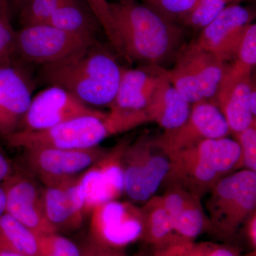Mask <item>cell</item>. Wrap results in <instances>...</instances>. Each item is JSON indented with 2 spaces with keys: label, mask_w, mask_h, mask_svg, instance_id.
<instances>
[{
  "label": "cell",
  "mask_w": 256,
  "mask_h": 256,
  "mask_svg": "<svg viewBox=\"0 0 256 256\" xmlns=\"http://www.w3.org/2000/svg\"><path fill=\"white\" fill-rule=\"evenodd\" d=\"M109 5L114 31L126 58L160 66L176 56L184 35L178 24L134 0Z\"/></svg>",
  "instance_id": "1"
},
{
  "label": "cell",
  "mask_w": 256,
  "mask_h": 256,
  "mask_svg": "<svg viewBox=\"0 0 256 256\" xmlns=\"http://www.w3.org/2000/svg\"><path fill=\"white\" fill-rule=\"evenodd\" d=\"M122 68L110 52L96 44L73 56L42 66V78L86 105L108 106L118 88Z\"/></svg>",
  "instance_id": "2"
},
{
  "label": "cell",
  "mask_w": 256,
  "mask_h": 256,
  "mask_svg": "<svg viewBox=\"0 0 256 256\" xmlns=\"http://www.w3.org/2000/svg\"><path fill=\"white\" fill-rule=\"evenodd\" d=\"M169 158L166 186L178 185L201 198L222 178L244 166L238 142L228 137L205 140Z\"/></svg>",
  "instance_id": "3"
},
{
  "label": "cell",
  "mask_w": 256,
  "mask_h": 256,
  "mask_svg": "<svg viewBox=\"0 0 256 256\" xmlns=\"http://www.w3.org/2000/svg\"><path fill=\"white\" fill-rule=\"evenodd\" d=\"M208 194L206 212L210 228L224 236L233 235L256 212V172H234Z\"/></svg>",
  "instance_id": "4"
},
{
  "label": "cell",
  "mask_w": 256,
  "mask_h": 256,
  "mask_svg": "<svg viewBox=\"0 0 256 256\" xmlns=\"http://www.w3.org/2000/svg\"><path fill=\"white\" fill-rule=\"evenodd\" d=\"M228 63L197 44L182 46L172 69L162 68L170 84L190 104L213 99Z\"/></svg>",
  "instance_id": "5"
},
{
  "label": "cell",
  "mask_w": 256,
  "mask_h": 256,
  "mask_svg": "<svg viewBox=\"0 0 256 256\" xmlns=\"http://www.w3.org/2000/svg\"><path fill=\"white\" fill-rule=\"evenodd\" d=\"M116 134L108 118L82 116L42 130H16L5 136L13 148L82 150L98 146L106 138Z\"/></svg>",
  "instance_id": "6"
},
{
  "label": "cell",
  "mask_w": 256,
  "mask_h": 256,
  "mask_svg": "<svg viewBox=\"0 0 256 256\" xmlns=\"http://www.w3.org/2000/svg\"><path fill=\"white\" fill-rule=\"evenodd\" d=\"M124 192L133 202L146 203L154 196L169 172V156L154 138H138L127 146L122 156Z\"/></svg>",
  "instance_id": "7"
},
{
  "label": "cell",
  "mask_w": 256,
  "mask_h": 256,
  "mask_svg": "<svg viewBox=\"0 0 256 256\" xmlns=\"http://www.w3.org/2000/svg\"><path fill=\"white\" fill-rule=\"evenodd\" d=\"M95 44L92 38L42 24L23 26L16 32V54L44 66L73 56Z\"/></svg>",
  "instance_id": "8"
},
{
  "label": "cell",
  "mask_w": 256,
  "mask_h": 256,
  "mask_svg": "<svg viewBox=\"0 0 256 256\" xmlns=\"http://www.w3.org/2000/svg\"><path fill=\"white\" fill-rule=\"evenodd\" d=\"M92 242L102 246L122 249L141 239L143 230L140 207L118 200L106 202L92 210Z\"/></svg>",
  "instance_id": "9"
},
{
  "label": "cell",
  "mask_w": 256,
  "mask_h": 256,
  "mask_svg": "<svg viewBox=\"0 0 256 256\" xmlns=\"http://www.w3.org/2000/svg\"><path fill=\"white\" fill-rule=\"evenodd\" d=\"M25 150L28 168L48 186L79 176L109 150L98 146L82 150L36 148Z\"/></svg>",
  "instance_id": "10"
},
{
  "label": "cell",
  "mask_w": 256,
  "mask_h": 256,
  "mask_svg": "<svg viewBox=\"0 0 256 256\" xmlns=\"http://www.w3.org/2000/svg\"><path fill=\"white\" fill-rule=\"evenodd\" d=\"M225 118L213 102L202 100L192 106L188 118L180 127L164 130L154 142L168 156L208 139L228 137Z\"/></svg>",
  "instance_id": "11"
},
{
  "label": "cell",
  "mask_w": 256,
  "mask_h": 256,
  "mask_svg": "<svg viewBox=\"0 0 256 256\" xmlns=\"http://www.w3.org/2000/svg\"><path fill=\"white\" fill-rule=\"evenodd\" d=\"M131 142L126 138L109 150L105 156L76 178V185L85 213L106 202L117 200L124 192L122 156Z\"/></svg>",
  "instance_id": "12"
},
{
  "label": "cell",
  "mask_w": 256,
  "mask_h": 256,
  "mask_svg": "<svg viewBox=\"0 0 256 256\" xmlns=\"http://www.w3.org/2000/svg\"><path fill=\"white\" fill-rule=\"evenodd\" d=\"M106 114L84 104L65 89L50 86L32 98L20 122L21 130H42L82 116Z\"/></svg>",
  "instance_id": "13"
},
{
  "label": "cell",
  "mask_w": 256,
  "mask_h": 256,
  "mask_svg": "<svg viewBox=\"0 0 256 256\" xmlns=\"http://www.w3.org/2000/svg\"><path fill=\"white\" fill-rule=\"evenodd\" d=\"M254 18L250 10L240 5L226 6L202 30L196 44L226 62H232Z\"/></svg>",
  "instance_id": "14"
},
{
  "label": "cell",
  "mask_w": 256,
  "mask_h": 256,
  "mask_svg": "<svg viewBox=\"0 0 256 256\" xmlns=\"http://www.w3.org/2000/svg\"><path fill=\"white\" fill-rule=\"evenodd\" d=\"M2 186L6 200L5 213L38 236L57 233L45 214L42 192L30 178L22 174H11Z\"/></svg>",
  "instance_id": "15"
},
{
  "label": "cell",
  "mask_w": 256,
  "mask_h": 256,
  "mask_svg": "<svg viewBox=\"0 0 256 256\" xmlns=\"http://www.w3.org/2000/svg\"><path fill=\"white\" fill-rule=\"evenodd\" d=\"M153 72L122 68L117 94L110 106V114L127 120L132 128L148 122L146 108L160 78L158 66Z\"/></svg>",
  "instance_id": "16"
},
{
  "label": "cell",
  "mask_w": 256,
  "mask_h": 256,
  "mask_svg": "<svg viewBox=\"0 0 256 256\" xmlns=\"http://www.w3.org/2000/svg\"><path fill=\"white\" fill-rule=\"evenodd\" d=\"M254 86L252 74L237 72L228 64L213 104L223 114L234 136L256 124V116L250 107V92Z\"/></svg>",
  "instance_id": "17"
},
{
  "label": "cell",
  "mask_w": 256,
  "mask_h": 256,
  "mask_svg": "<svg viewBox=\"0 0 256 256\" xmlns=\"http://www.w3.org/2000/svg\"><path fill=\"white\" fill-rule=\"evenodd\" d=\"M33 84L14 63H0V134L15 132L31 104Z\"/></svg>",
  "instance_id": "18"
},
{
  "label": "cell",
  "mask_w": 256,
  "mask_h": 256,
  "mask_svg": "<svg viewBox=\"0 0 256 256\" xmlns=\"http://www.w3.org/2000/svg\"><path fill=\"white\" fill-rule=\"evenodd\" d=\"M161 196L178 238L193 240L206 229H212L200 197L176 184L168 185Z\"/></svg>",
  "instance_id": "19"
},
{
  "label": "cell",
  "mask_w": 256,
  "mask_h": 256,
  "mask_svg": "<svg viewBox=\"0 0 256 256\" xmlns=\"http://www.w3.org/2000/svg\"><path fill=\"white\" fill-rule=\"evenodd\" d=\"M76 178L45 186L42 191L45 214L57 230L76 228L82 224L85 206L77 188Z\"/></svg>",
  "instance_id": "20"
},
{
  "label": "cell",
  "mask_w": 256,
  "mask_h": 256,
  "mask_svg": "<svg viewBox=\"0 0 256 256\" xmlns=\"http://www.w3.org/2000/svg\"><path fill=\"white\" fill-rule=\"evenodd\" d=\"M160 78L146 106L148 122H156L164 130L180 127L186 120L191 104L176 90L158 66Z\"/></svg>",
  "instance_id": "21"
},
{
  "label": "cell",
  "mask_w": 256,
  "mask_h": 256,
  "mask_svg": "<svg viewBox=\"0 0 256 256\" xmlns=\"http://www.w3.org/2000/svg\"><path fill=\"white\" fill-rule=\"evenodd\" d=\"M140 208L143 222L141 239L160 248L178 238L161 196L154 195Z\"/></svg>",
  "instance_id": "22"
},
{
  "label": "cell",
  "mask_w": 256,
  "mask_h": 256,
  "mask_svg": "<svg viewBox=\"0 0 256 256\" xmlns=\"http://www.w3.org/2000/svg\"><path fill=\"white\" fill-rule=\"evenodd\" d=\"M46 24L92 40H96V32L99 24L90 10H88L79 0L66 1Z\"/></svg>",
  "instance_id": "23"
},
{
  "label": "cell",
  "mask_w": 256,
  "mask_h": 256,
  "mask_svg": "<svg viewBox=\"0 0 256 256\" xmlns=\"http://www.w3.org/2000/svg\"><path fill=\"white\" fill-rule=\"evenodd\" d=\"M0 252L40 256V236L4 213L0 216Z\"/></svg>",
  "instance_id": "24"
},
{
  "label": "cell",
  "mask_w": 256,
  "mask_h": 256,
  "mask_svg": "<svg viewBox=\"0 0 256 256\" xmlns=\"http://www.w3.org/2000/svg\"><path fill=\"white\" fill-rule=\"evenodd\" d=\"M156 256H238V254L236 249L228 246L176 238L159 248Z\"/></svg>",
  "instance_id": "25"
},
{
  "label": "cell",
  "mask_w": 256,
  "mask_h": 256,
  "mask_svg": "<svg viewBox=\"0 0 256 256\" xmlns=\"http://www.w3.org/2000/svg\"><path fill=\"white\" fill-rule=\"evenodd\" d=\"M227 4L226 0H196L181 23L194 30H202L223 11Z\"/></svg>",
  "instance_id": "26"
},
{
  "label": "cell",
  "mask_w": 256,
  "mask_h": 256,
  "mask_svg": "<svg viewBox=\"0 0 256 256\" xmlns=\"http://www.w3.org/2000/svg\"><path fill=\"white\" fill-rule=\"evenodd\" d=\"M11 0H0V63L14 60L16 34L10 20Z\"/></svg>",
  "instance_id": "27"
},
{
  "label": "cell",
  "mask_w": 256,
  "mask_h": 256,
  "mask_svg": "<svg viewBox=\"0 0 256 256\" xmlns=\"http://www.w3.org/2000/svg\"><path fill=\"white\" fill-rule=\"evenodd\" d=\"M67 0H28L22 9L23 26L46 24L56 11Z\"/></svg>",
  "instance_id": "28"
},
{
  "label": "cell",
  "mask_w": 256,
  "mask_h": 256,
  "mask_svg": "<svg viewBox=\"0 0 256 256\" xmlns=\"http://www.w3.org/2000/svg\"><path fill=\"white\" fill-rule=\"evenodd\" d=\"M256 64V24L252 23L248 28L233 62L232 68L242 73L252 74Z\"/></svg>",
  "instance_id": "29"
},
{
  "label": "cell",
  "mask_w": 256,
  "mask_h": 256,
  "mask_svg": "<svg viewBox=\"0 0 256 256\" xmlns=\"http://www.w3.org/2000/svg\"><path fill=\"white\" fill-rule=\"evenodd\" d=\"M144 4L154 10L170 21L181 23L190 13L196 0H142Z\"/></svg>",
  "instance_id": "30"
},
{
  "label": "cell",
  "mask_w": 256,
  "mask_h": 256,
  "mask_svg": "<svg viewBox=\"0 0 256 256\" xmlns=\"http://www.w3.org/2000/svg\"><path fill=\"white\" fill-rule=\"evenodd\" d=\"M89 9L104 28L106 36L110 42L111 46L119 55L124 57V50L121 46L114 26L112 16L110 11V2L107 0H87Z\"/></svg>",
  "instance_id": "31"
},
{
  "label": "cell",
  "mask_w": 256,
  "mask_h": 256,
  "mask_svg": "<svg viewBox=\"0 0 256 256\" xmlns=\"http://www.w3.org/2000/svg\"><path fill=\"white\" fill-rule=\"evenodd\" d=\"M242 151V163L247 170L256 172V126L252 124L236 134Z\"/></svg>",
  "instance_id": "32"
},
{
  "label": "cell",
  "mask_w": 256,
  "mask_h": 256,
  "mask_svg": "<svg viewBox=\"0 0 256 256\" xmlns=\"http://www.w3.org/2000/svg\"><path fill=\"white\" fill-rule=\"evenodd\" d=\"M40 240L54 256H82V250L75 242L57 233L42 236Z\"/></svg>",
  "instance_id": "33"
},
{
  "label": "cell",
  "mask_w": 256,
  "mask_h": 256,
  "mask_svg": "<svg viewBox=\"0 0 256 256\" xmlns=\"http://www.w3.org/2000/svg\"><path fill=\"white\" fill-rule=\"evenodd\" d=\"M82 256H128L122 252V249L111 248L102 246L92 242L84 250Z\"/></svg>",
  "instance_id": "34"
},
{
  "label": "cell",
  "mask_w": 256,
  "mask_h": 256,
  "mask_svg": "<svg viewBox=\"0 0 256 256\" xmlns=\"http://www.w3.org/2000/svg\"><path fill=\"white\" fill-rule=\"evenodd\" d=\"M12 174V168L8 160L0 152V182H4Z\"/></svg>",
  "instance_id": "35"
},
{
  "label": "cell",
  "mask_w": 256,
  "mask_h": 256,
  "mask_svg": "<svg viewBox=\"0 0 256 256\" xmlns=\"http://www.w3.org/2000/svg\"><path fill=\"white\" fill-rule=\"evenodd\" d=\"M256 212L246 222L248 226V236L254 247L256 246Z\"/></svg>",
  "instance_id": "36"
},
{
  "label": "cell",
  "mask_w": 256,
  "mask_h": 256,
  "mask_svg": "<svg viewBox=\"0 0 256 256\" xmlns=\"http://www.w3.org/2000/svg\"><path fill=\"white\" fill-rule=\"evenodd\" d=\"M250 107L252 114L256 116V86L252 87L250 95Z\"/></svg>",
  "instance_id": "37"
},
{
  "label": "cell",
  "mask_w": 256,
  "mask_h": 256,
  "mask_svg": "<svg viewBox=\"0 0 256 256\" xmlns=\"http://www.w3.org/2000/svg\"><path fill=\"white\" fill-rule=\"evenodd\" d=\"M5 205H6V200H5V194L2 186H0V216L5 213Z\"/></svg>",
  "instance_id": "38"
},
{
  "label": "cell",
  "mask_w": 256,
  "mask_h": 256,
  "mask_svg": "<svg viewBox=\"0 0 256 256\" xmlns=\"http://www.w3.org/2000/svg\"><path fill=\"white\" fill-rule=\"evenodd\" d=\"M54 256L50 250L40 240V256Z\"/></svg>",
  "instance_id": "39"
},
{
  "label": "cell",
  "mask_w": 256,
  "mask_h": 256,
  "mask_svg": "<svg viewBox=\"0 0 256 256\" xmlns=\"http://www.w3.org/2000/svg\"><path fill=\"white\" fill-rule=\"evenodd\" d=\"M0 256H28L14 252H0Z\"/></svg>",
  "instance_id": "40"
},
{
  "label": "cell",
  "mask_w": 256,
  "mask_h": 256,
  "mask_svg": "<svg viewBox=\"0 0 256 256\" xmlns=\"http://www.w3.org/2000/svg\"><path fill=\"white\" fill-rule=\"evenodd\" d=\"M16 1L18 2L22 3V6H23L25 4H26V2H28V0H16ZM11 2H12V0H11Z\"/></svg>",
  "instance_id": "41"
},
{
  "label": "cell",
  "mask_w": 256,
  "mask_h": 256,
  "mask_svg": "<svg viewBox=\"0 0 256 256\" xmlns=\"http://www.w3.org/2000/svg\"><path fill=\"white\" fill-rule=\"evenodd\" d=\"M226 1L227 3H230L232 2V1H233V0H226Z\"/></svg>",
  "instance_id": "42"
},
{
  "label": "cell",
  "mask_w": 256,
  "mask_h": 256,
  "mask_svg": "<svg viewBox=\"0 0 256 256\" xmlns=\"http://www.w3.org/2000/svg\"><path fill=\"white\" fill-rule=\"evenodd\" d=\"M256 256V254L255 252H254V254H252V256Z\"/></svg>",
  "instance_id": "43"
},
{
  "label": "cell",
  "mask_w": 256,
  "mask_h": 256,
  "mask_svg": "<svg viewBox=\"0 0 256 256\" xmlns=\"http://www.w3.org/2000/svg\"><path fill=\"white\" fill-rule=\"evenodd\" d=\"M118 1H122V0H118Z\"/></svg>",
  "instance_id": "44"
}]
</instances>
